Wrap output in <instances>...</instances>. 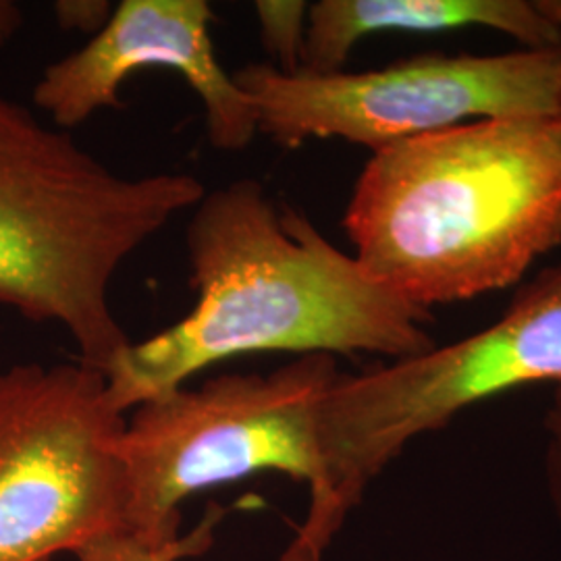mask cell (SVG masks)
Returning <instances> with one entry per match:
<instances>
[{"label": "cell", "mask_w": 561, "mask_h": 561, "mask_svg": "<svg viewBox=\"0 0 561 561\" xmlns=\"http://www.w3.org/2000/svg\"><path fill=\"white\" fill-rule=\"evenodd\" d=\"M542 477L547 486V497L561 524V385L553 387V396L542 421Z\"/></svg>", "instance_id": "cell-12"}, {"label": "cell", "mask_w": 561, "mask_h": 561, "mask_svg": "<svg viewBox=\"0 0 561 561\" xmlns=\"http://www.w3.org/2000/svg\"><path fill=\"white\" fill-rule=\"evenodd\" d=\"M60 30L96 36L115 13V4L108 0H59L53 7Z\"/></svg>", "instance_id": "cell-13"}, {"label": "cell", "mask_w": 561, "mask_h": 561, "mask_svg": "<svg viewBox=\"0 0 561 561\" xmlns=\"http://www.w3.org/2000/svg\"><path fill=\"white\" fill-rule=\"evenodd\" d=\"M535 382L561 385V261L474 335L337 377L319 412L321 486L280 561H324L368 486L410 443L477 403Z\"/></svg>", "instance_id": "cell-4"}, {"label": "cell", "mask_w": 561, "mask_h": 561, "mask_svg": "<svg viewBox=\"0 0 561 561\" xmlns=\"http://www.w3.org/2000/svg\"><path fill=\"white\" fill-rule=\"evenodd\" d=\"M343 229L362 271L422 310L518 283L561 243V119L468 121L375 150Z\"/></svg>", "instance_id": "cell-2"}, {"label": "cell", "mask_w": 561, "mask_h": 561, "mask_svg": "<svg viewBox=\"0 0 561 561\" xmlns=\"http://www.w3.org/2000/svg\"><path fill=\"white\" fill-rule=\"evenodd\" d=\"M484 27L528 48H560L561 32L537 0H319L308 9L300 71H343L356 44L385 32L435 34Z\"/></svg>", "instance_id": "cell-9"}, {"label": "cell", "mask_w": 561, "mask_h": 561, "mask_svg": "<svg viewBox=\"0 0 561 561\" xmlns=\"http://www.w3.org/2000/svg\"><path fill=\"white\" fill-rule=\"evenodd\" d=\"M340 375L333 356L312 354L136 405L119 439L123 528L146 541H175L183 500L262 472L306 482L312 495L322 481L319 412Z\"/></svg>", "instance_id": "cell-5"}, {"label": "cell", "mask_w": 561, "mask_h": 561, "mask_svg": "<svg viewBox=\"0 0 561 561\" xmlns=\"http://www.w3.org/2000/svg\"><path fill=\"white\" fill-rule=\"evenodd\" d=\"M222 516L225 510L221 505H213L192 533L167 542L146 541L127 528H117L85 542L73 556L78 561H180L196 558L213 545Z\"/></svg>", "instance_id": "cell-10"}, {"label": "cell", "mask_w": 561, "mask_h": 561, "mask_svg": "<svg viewBox=\"0 0 561 561\" xmlns=\"http://www.w3.org/2000/svg\"><path fill=\"white\" fill-rule=\"evenodd\" d=\"M308 2L301 0H259L254 13L261 27V38L266 53L273 57L271 67L283 73L301 69L306 30H308Z\"/></svg>", "instance_id": "cell-11"}, {"label": "cell", "mask_w": 561, "mask_h": 561, "mask_svg": "<svg viewBox=\"0 0 561 561\" xmlns=\"http://www.w3.org/2000/svg\"><path fill=\"white\" fill-rule=\"evenodd\" d=\"M192 310L131 341L102 373L121 414L164 398L202 370L250 354L401 360L437 343L431 312L389 294L352 254L261 181L206 190L185 231Z\"/></svg>", "instance_id": "cell-1"}, {"label": "cell", "mask_w": 561, "mask_h": 561, "mask_svg": "<svg viewBox=\"0 0 561 561\" xmlns=\"http://www.w3.org/2000/svg\"><path fill=\"white\" fill-rule=\"evenodd\" d=\"M259 134L283 148L308 140L375 150L468 121L561 119V46L503 55H422L370 71L233 73Z\"/></svg>", "instance_id": "cell-6"}, {"label": "cell", "mask_w": 561, "mask_h": 561, "mask_svg": "<svg viewBox=\"0 0 561 561\" xmlns=\"http://www.w3.org/2000/svg\"><path fill=\"white\" fill-rule=\"evenodd\" d=\"M125 414L85 362L0 370V561H50L125 526Z\"/></svg>", "instance_id": "cell-7"}, {"label": "cell", "mask_w": 561, "mask_h": 561, "mask_svg": "<svg viewBox=\"0 0 561 561\" xmlns=\"http://www.w3.org/2000/svg\"><path fill=\"white\" fill-rule=\"evenodd\" d=\"M23 15L15 2L0 0V48L20 32Z\"/></svg>", "instance_id": "cell-14"}, {"label": "cell", "mask_w": 561, "mask_h": 561, "mask_svg": "<svg viewBox=\"0 0 561 561\" xmlns=\"http://www.w3.org/2000/svg\"><path fill=\"white\" fill-rule=\"evenodd\" d=\"M542 15L561 32V0H537Z\"/></svg>", "instance_id": "cell-15"}, {"label": "cell", "mask_w": 561, "mask_h": 561, "mask_svg": "<svg viewBox=\"0 0 561 561\" xmlns=\"http://www.w3.org/2000/svg\"><path fill=\"white\" fill-rule=\"evenodd\" d=\"M204 194L190 173L121 175L71 131L0 96V306L62 327L78 360L104 373L131 343L113 279Z\"/></svg>", "instance_id": "cell-3"}, {"label": "cell", "mask_w": 561, "mask_h": 561, "mask_svg": "<svg viewBox=\"0 0 561 561\" xmlns=\"http://www.w3.org/2000/svg\"><path fill=\"white\" fill-rule=\"evenodd\" d=\"M213 21L206 0H123L96 36L42 71L32 102L55 127L71 131L101 111L123 108L121 85L138 69L164 67L198 94L208 141L243 150L259 136V119L233 73L222 69Z\"/></svg>", "instance_id": "cell-8"}]
</instances>
